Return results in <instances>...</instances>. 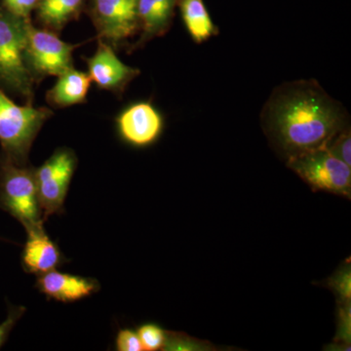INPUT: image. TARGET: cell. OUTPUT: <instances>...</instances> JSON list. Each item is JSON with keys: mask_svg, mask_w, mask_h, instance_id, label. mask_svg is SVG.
<instances>
[{"mask_svg": "<svg viewBox=\"0 0 351 351\" xmlns=\"http://www.w3.org/2000/svg\"><path fill=\"white\" fill-rule=\"evenodd\" d=\"M263 119L270 137L287 158L327 147L346 123L339 104L314 82L279 87L263 110Z\"/></svg>", "mask_w": 351, "mask_h": 351, "instance_id": "6da1fadb", "label": "cell"}, {"mask_svg": "<svg viewBox=\"0 0 351 351\" xmlns=\"http://www.w3.org/2000/svg\"><path fill=\"white\" fill-rule=\"evenodd\" d=\"M52 115L47 108L18 106L0 88L2 156L17 165H25L34 138Z\"/></svg>", "mask_w": 351, "mask_h": 351, "instance_id": "7a4b0ae2", "label": "cell"}, {"mask_svg": "<svg viewBox=\"0 0 351 351\" xmlns=\"http://www.w3.org/2000/svg\"><path fill=\"white\" fill-rule=\"evenodd\" d=\"M29 22L6 9L0 10V84L31 101L34 77L25 62Z\"/></svg>", "mask_w": 351, "mask_h": 351, "instance_id": "3957f363", "label": "cell"}, {"mask_svg": "<svg viewBox=\"0 0 351 351\" xmlns=\"http://www.w3.org/2000/svg\"><path fill=\"white\" fill-rule=\"evenodd\" d=\"M0 209L10 214L25 232L43 226L34 170L0 156Z\"/></svg>", "mask_w": 351, "mask_h": 351, "instance_id": "277c9868", "label": "cell"}, {"mask_svg": "<svg viewBox=\"0 0 351 351\" xmlns=\"http://www.w3.org/2000/svg\"><path fill=\"white\" fill-rule=\"evenodd\" d=\"M288 166L315 191L350 198V167L326 147L289 157Z\"/></svg>", "mask_w": 351, "mask_h": 351, "instance_id": "5b68a950", "label": "cell"}, {"mask_svg": "<svg viewBox=\"0 0 351 351\" xmlns=\"http://www.w3.org/2000/svg\"><path fill=\"white\" fill-rule=\"evenodd\" d=\"M76 162L75 152L69 149H59L38 169L34 170L44 221L51 215L63 211Z\"/></svg>", "mask_w": 351, "mask_h": 351, "instance_id": "8992f818", "label": "cell"}, {"mask_svg": "<svg viewBox=\"0 0 351 351\" xmlns=\"http://www.w3.org/2000/svg\"><path fill=\"white\" fill-rule=\"evenodd\" d=\"M77 45L64 43L47 29L27 25L25 62L32 76H59L73 68V52Z\"/></svg>", "mask_w": 351, "mask_h": 351, "instance_id": "52a82bcc", "label": "cell"}, {"mask_svg": "<svg viewBox=\"0 0 351 351\" xmlns=\"http://www.w3.org/2000/svg\"><path fill=\"white\" fill-rule=\"evenodd\" d=\"M93 17L101 38L112 43L140 31L138 0H93Z\"/></svg>", "mask_w": 351, "mask_h": 351, "instance_id": "ba28073f", "label": "cell"}, {"mask_svg": "<svg viewBox=\"0 0 351 351\" xmlns=\"http://www.w3.org/2000/svg\"><path fill=\"white\" fill-rule=\"evenodd\" d=\"M122 138L136 147L156 142L163 128L160 113L152 104L138 103L126 108L117 119Z\"/></svg>", "mask_w": 351, "mask_h": 351, "instance_id": "9c48e42d", "label": "cell"}, {"mask_svg": "<svg viewBox=\"0 0 351 351\" xmlns=\"http://www.w3.org/2000/svg\"><path fill=\"white\" fill-rule=\"evenodd\" d=\"M90 78L101 89L119 92L140 73L137 69L120 61L114 51L105 41L99 40L96 53L87 59Z\"/></svg>", "mask_w": 351, "mask_h": 351, "instance_id": "30bf717a", "label": "cell"}, {"mask_svg": "<svg viewBox=\"0 0 351 351\" xmlns=\"http://www.w3.org/2000/svg\"><path fill=\"white\" fill-rule=\"evenodd\" d=\"M38 287L49 299L71 302L93 294L98 290L99 284L94 279L51 270L39 276Z\"/></svg>", "mask_w": 351, "mask_h": 351, "instance_id": "8fae6325", "label": "cell"}, {"mask_svg": "<svg viewBox=\"0 0 351 351\" xmlns=\"http://www.w3.org/2000/svg\"><path fill=\"white\" fill-rule=\"evenodd\" d=\"M27 234L22 257L25 271L43 274L56 269L61 263V253L46 234L43 226L27 230Z\"/></svg>", "mask_w": 351, "mask_h": 351, "instance_id": "7c38bea8", "label": "cell"}, {"mask_svg": "<svg viewBox=\"0 0 351 351\" xmlns=\"http://www.w3.org/2000/svg\"><path fill=\"white\" fill-rule=\"evenodd\" d=\"M177 4L178 0H138V17L142 34L137 46L144 45L168 32Z\"/></svg>", "mask_w": 351, "mask_h": 351, "instance_id": "4fadbf2b", "label": "cell"}, {"mask_svg": "<svg viewBox=\"0 0 351 351\" xmlns=\"http://www.w3.org/2000/svg\"><path fill=\"white\" fill-rule=\"evenodd\" d=\"M58 77L59 80L56 84L47 94L48 101L52 105L64 108L86 100L92 82L89 75L71 68Z\"/></svg>", "mask_w": 351, "mask_h": 351, "instance_id": "5bb4252c", "label": "cell"}, {"mask_svg": "<svg viewBox=\"0 0 351 351\" xmlns=\"http://www.w3.org/2000/svg\"><path fill=\"white\" fill-rule=\"evenodd\" d=\"M182 22L196 43H202L218 34L203 0H178Z\"/></svg>", "mask_w": 351, "mask_h": 351, "instance_id": "9a60e30c", "label": "cell"}, {"mask_svg": "<svg viewBox=\"0 0 351 351\" xmlns=\"http://www.w3.org/2000/svg\"><path fill=\"white\" fill-rule=\"evenodd\" d=\"M82 2L83 0H39V20L51 29H61L77 14Z\"/></svg>", "mask_w": 351, "mask_h": 351, "instance_id": "2e32d148", "label": "cell"}, {"mask_svg": "<svg viewBox=\"0 0 351 351\" xmlns=\"http://www.w3.org/2000/svg\"><path fill=\"white\" fill-rule=\"evenodd\" d=\"M138 336L145 351L158 350L165 345V332L156 325H144L138 330Z\"/></svg>", "mask_w": 351, "mask_h": 351, "instance_id": "e0dca14e", "label": "cell"}, {"mask_svg": "<svg viewBox=\"0 0 351 351\" xmlns=\"http://www.w3.org/2000/svg\"><path fill=\"white\" fill-rule=\"evenodd\" d=\"M328 151L346 165L351 166V136L350 131L343 129L338 135L332 138L327 145Z\"/></svg>", "mask_w": 351, "mask_h": 351, "instance_id": "ac0fdd59", "label": "cell"}, {"mask_svg": "<svg viewBox=\"0 0 351 351\" xmlns=\"http://www.w3.org/2000/svg\"><path fill=\"white\" fill-rule=\"evenodd\" d=\"M7 11L23 19H29V15L39 0H3Z\"/></svg>", "mask_w": 351, "mask_h": 351, "instance_id": "d6986e66", "label": "cell"}, {"mask_svg": "<svg viewBox=\"0 0 351 351\" xmlns=\"http://www.w3.org/2000/svg\"><path fill=\"white\" fill-rule=\"evenodd\" d=\"M117 348L120 351H142V343L138 334L131 330H121L117 335Z\"/></svg>", "mask_w": 351, "mask_h": 351, "instance_id": "ffe728a7", "label": "cell"}, {"mask_svg": "<svg viewBox=\"0 0 351 351\" xmlns=\"http://www.w3.org/2000/svg\"><path fill=\"white\" fill-rule=\"evenodd\" d=\"M25 308L23 306H11L9 308L6 319L0 324V348L5 343L9 334L12 331L13 327L20 319L21 316L25 313Z\"/></svg>", "mask_w": 351, "mask_h": 351, "instance_id": "44dd1931", "label": "cell"}, {"mask_svg": "<svg viewBox=\"0 0 351 351\" xmlns=\"http://www.w3.org/2000/svg\"><path fill=\"white\" fill-rule=\"evenodd\" d=\"M338 285L339 292L341 293L346 299H350V270L348 271L345 272L343 274H341L339 276V278L338 282H337Z\"/></svg>", "mask_w": 351, "mask_h": 351, "instance_id": "7402d4cb", "label": "cell"}]
</instances>
